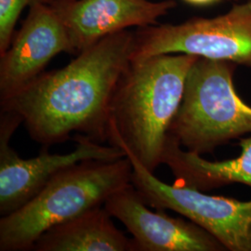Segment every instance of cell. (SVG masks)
I'll return each instance as SVG.
<instances>
[{
	"instance_id": "4",
	"label": "cell",
	"mask_w": 251,
	"mask_h": 251,
	"mask_svg": "<svg viewBox=\"0 0 251 251\" xmlns=\"http://www.w3.org/2000/svg\"><path fill=\"white\" fill-rule=\"evenodd\" d=\"M237 64L198 57L189 71L183 97L169 135L200 155L251 134V106L233 84Z\"/></svg>"
},
{
	"instance_id": "15",
	"label": "cell",
	"mask_w": 251,
	"mask_h": 251,
	"mask_svg": "<svg viewBox=\"0 0 251 251\" xmlns=\"http://www.w3.org/2000/svg\"><path fill=\"white\" fill-rule=\"evenodd\" d=\"M57 1H68V0H57Z\"/></svg>"
},
{
	"instance_id": "7",
	"label": "cell",
	"mask_w": 251,
	"mask_h": 251,
	"mask_svg": "<svg viewBox=\"0 0 251 251\" xmlns=\"http://www.w3.org/2000/svg\"><path fill=\"white\" fill-rule=\"evenodd\" d=\"M23 119L10 112L0 115V216L25 205L60 172L86 160H116L126 156L117 145H103L85 135H76L75 147L68 153H50L23 158L10 146V140Z\"/></svg>"
},
{
	"instance_id": "10",
	"label": "cell",
	"mask_w": 251,
	"mask_h": 251,
	"mask_svg": "<svg viewBox=\"0 0 251 251\" xmlns=\"http://www.w3.org/2000/svg\"><path fill=\"white\" fill-rule=\"evenodd\" d=\"M53 5L77 55L112 34L155 25L177 4L174 0H56Z\"/></svg>"
},
{
	"instance_id": "6",
	"label": "cell",
	"mask_w": 251,
	"mask_h": 251,
	"mask_svg": "<svg viewBox=\"0 0 251 251\" xmlns=\"http://www.w3.org/2000/svg\"><path fill=\"white\" fill-rule=\"evenodd\" d=\"M133 167L131 183L149 206L173 210L199 225L226 251H251V200L206 195L185 185L167 184L125 152Z\"/></svg>"
},
{
	"instance_id": "1",
	"label": "cell",
	"mask_w": 251,
	"mask_h": 251,
	"mask_svg": "<svg viewBox=\"0 0 251 251\" xmlns=\"http://www.w3.org/2000/svg\"><path fill=\"white\" fill-rule=\"evenodd\" d=\"M134 42L128 30L101 38L66 66L42 73L0 100L1 112L18 115L43 149L77 133L98 143L108 141L112 100L131 62Z\"/></svg>"
},
{
	"instance_id": "3",
	"label": "cell",
	"mask_w": 251,
	"mask_h": 251,
	"mask_svg": "<svg viewBox=\"0 0 251 251\" xmlns=\"http://www.w3.org/2000/svg\"><path fill=\"white\" fill-rule=\"evenodd\" d=\"M127 156L86 160L50 179L36 197L0 219V251H31L41 234L96 206L131 183Z\"/></svg>"
},
{
	"instance_id": "12",
	"label": "cell",
	"mask_w": 251,
	"mask_h": 251,
	"mask_svg": "<svg viewBox=\"0 0 251 251\" xmlns=\"http://www.w3.org/2000/svg\"><path fill=\"white\" fill-rule=\"evenodd\" d=\"M104 206H96L41 234L31 251H134Z\"/></svg>"
},
{
	"instance_id": "13",
	"label": "cell",
	"mask_w": 251,
	"mask_h": 251,
	"mask_svg": "<svg viewBox=\"0 0 251 251\" xmlns=\"http://www.w3.org/2000/svg\"><path fill=\"white\" fill-rule=\"evenodd\" d=\"M56 0H0V56L9 49L22 11L36 3L53 4Z\"/></svg>"
},
{
	"instance_id": "11",
	"label": "cell",
	"mask_w": 251,
	"mask_h": 251,
	"mask_svg": "<svg viewBox=\"0 0 251 251\" xmlns=\"http://www.w3.org/2000/svg\"><path fill=\"white\" fill-rule=\"evenodd\" d=\"M238 145L241 148L238 156L209 161L198 153L183 149L175 138L169 135L162 164L171 169L176 183L203 192L233 183L251 188V136L241 138Z\"/></svg>"
},
{
	"instance_id": "5",
	"label": "cell",
	"mask_w": 251,
	"mask_h": 251,
	"mask_svg": "<svg viewBox=\"0 0 251 251\" xmlns=\"http://www.w3.org/2000/svg\"><path fill=\"white\" fill-rule=\"evenodd\" d=\"M189 54L251 68V0L214 18L155 25L135 34L131 61L161 54Z\"/></svg>"
},
{
	"instance_id": "14",
	"label": "cell",
	"mask_w": 251,
	"mask_h": 251,
	"mask_svg": "<svg viewBox=\"0 0 251 251\" xmlns=\"http://www.w3.org/2000/svg\"><path fill=\"white\" fill-rule=\"evenodd\" d=\"M184 2L188 3L190 5H194V6H208V5H212L218 2H221L223 0H183Z\"/></svg>"
},
{
	"instance_id": "8",
	"label": "cell",
	"mask_w": 251,
	"mask_h": 251,
	"mask_svg": "<svg viewBox=\"0 0 251 251\" xmlns=\"http://www.w3.org/2000/svg\"><path fill=\"white\" fill-rule=\"evenodd\" d=\"M62 52L75 54L68 30L53 4L30 6L26 20L0 56V100L14 94L40 75Z\"/></svg>"
},
{
	"instance_id": "9",
	"label": "cell",
	"mask_w": 251,
	"mask_h": 251,
	"mask_svg": "<svg viewBox=\"0 0 251 251\" xmlns=\"http://www.w3.org/2000/svg\"><path fill=\"white\" fill-rule=\"evenodd\" d=\"M103 206L132 234L134 251H227L195 223L150 210L132 183L112 195Z\"/></svg>"
},
{
	"instance_id": "2",
	"label": "cell",
	"mask_w": 251,
	"mask_h": 251,
	"mask_svg": "<svg viewBox=\"0 0 251 251\" xmlns=\"http://www.w3.org/2000/svg\"><path fill=\"white\" fill-rule=\"evenodd\" d=\"M189 54H161L131 61L111 103L108 142L130 152L149 171L162 164L171 123L179 110Z\"/></svg>"
}]
</instances>
